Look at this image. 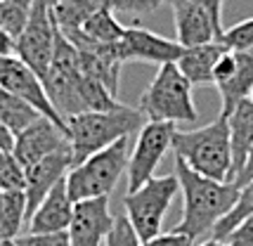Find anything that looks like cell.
I'll return each mask as SVG.
<instances>
[{
    "instance_id": "13",
    "label": "cell",
    "mask_w": 253,
    "mask_h": 246,
    "mask_svg": "<svg viewBox=\"0 0 253 246\" xmlns=\"http://www.w3.org/2000/svg\"><path fill=\"white\" fill-rule=\"evenodd\" d=\"M66 147H69L66 128H62L59 123H55L47 116H41L33 125H29L24 133L17 135L12 154L22 164V168H29L31 164L50 157L55 152H62Z\"/></svg>"
},
{
    "instance_id": "40",
    "label": "cell",
    "mask_w": 253,
    "mask_h": 246,
    "mask_svg": "<svg viewBox=\"0 0 253 246\" xmlns=\"http://www.w3.org/2000/svg\"><path fill=\"white\" fill-rule=\"evenodd\" d=\"M0 246H17V242H2Z\"/></svg>"
},
{
    "instance_id": "33",
    "label": "cell",
    "mask_w": 253,
    "mask_h": 246,
    "mask_svg": "<svg viewBox=\"0 0 253 246\" xmlns=\"http://www.w3.org/2000/svg\"><path fill=\"white\" fill-rule=\"evenodd\" d=\"M142 246H197V242L187 235H180L175 230H170V232H161V235H156L154 239H149V242H142Z\"/></svg>"
},
{
    "instance_id": "5",
    "label": "cell",
    "mask_w": 253,
    "mask_h": 246,
    "mask_svg": "<svg viewBox=\"0 0 253 246\" xmlns=\"http://www.w3.org/2000/svg\"><path fill=\"white\" fill-rule=\"evenodd\" d=\"M137 109L147 121L166 123H192L197 119V107L192 100V83H189L177 64H161L154 81L142 92Z\"/></svg>"
},
{
    "instance_id": "6",
    "label": "cell",
    "mask_w": 253,
    "mask_h": 246,
    "mask_svg": "<svg viewBox=\"0 0 253 246\" xmlns=\"http://www.w3.org/2000/svg\"><path fill=\"white\" fill-rule=\"evenodd\" d=\"M83 81H85V71L81 67L78 50L57 29L55 52H52V62H50V69L45 74L43 83L52 104H55V109L64 121L71 116L83 114V100H81Z\"/></svg>"
},
{
    "instance_id": "37",
    "label": "cell",
    "mask_w": 253,
    "mask_h": 246,
    "mask_svg": "<svg viewBox=\"0 0 253 246\" xmlns=\"http://www.w3.org/2000/svg\"><path fill=\"white\" fill-rule=\"evenodd\" d=\"M249 180H253V149L249 152V159H246V164H244L242 173H239L237 180H234V185H237V187H242V185H246Z\"/></svg>"
},
{
    "instance_id": "8",
    "label": "cell",
    "mask_w": 253,
    "mask_h": 246,
    "mask_svg": "<svg viewBox=\"0 0 253 246\" xmlns=\"http://www.w3.org/2000/svg\"><path fill=\"white\" fill-rule=\"evenodd\" d=\"M55 36L57 24L52 17V0H33V10L29 14V22L24 31L17 36V52L14 55L22 59L24 64L45 79L52 52H55Z\"/></svg>"
},
{
    "instance_id": "14",
    "label": "cell",
    "mask_w": 253,
    "mask_h": 246,
    "mask_svg": "<svg viewBox=\"0 0 253 246\" xmlns=\"http://www.w3.org/2000/svg\"><path fill=\"white\" fill-rule=\"evenodd\" d=\"M74 168V154L71 147H66L62 152H55L50 157L41 159L24 168V194H26V213L31 218V213L38 208V204L50 194V190L57 182L69 175V170Z\"/></svg>"
},
{
    "instance_id": "36",
    "label": "cell",
    "mask_w": 253,
    "mask_h": 246,
    "mask_svg": "<svg viewBox=\"0 0 253 246\" xmlns=\"http://www.w3.org/2000/svg\"><path fill=\"white\" fill-rule=\"evenodd\" d=\"M14 140H17V135L12 133L10 128L5 125V121L0 119V149L2 152H12L14 149Z\"/></svg>"
},
{
    "instance_id": "27",
    "label": "cell",
    "mask_w": 253,
    "mask_h": 246,
    "mask_svg": "<svg viewBox=\"0 0 253 246\" xmlns=\"http://www.w3.org/2000/svg\"><path fill=\"white\" fill-rule=\"evenodd\" d=\"M0 190L24 192V168L12 152L0 149Z\"/></svg>"
},
{
    "instance_id": "34",
    "label": "cell",
    "mask_w": 253,
    "mask_h": 246,
    "mask_svg": "<svg viewBox=\"0 0 253 246\" xmlns=\"http://www.w3.org/2000/svg\"><path fill=\"white\" fill-rule=\"evenodd\" d=\"M192 2H197L199 7H204L209 12L213 24L225 34V26H222V5H225V0H192Z\"/></svg>"
},
{
    "instance_id": "11",
    "label": "cell",
    "mask_w": 253,
    "mask_h": 246,
    "mask_svg": "<svg viewBox=\"0 0 253 246\" xmlns=\"http://www.w3.org/2000/svg\"><path fill=\"white\" fill-rule=\"evenodd\" d=\"M116 215L109 208V197L85 199L74 206V218L66 230L71 246H104Z\"/></svg>"
},
{
    "instance_id": "2",
    "label": "cell",
    "mask_w": 253,
    "mask_h": 246,
    "mask_svg": "<svg viewBox=\"0 0 253 246\" xmlns=\"http://www.w3.org/2000/svg\"><path fill=\"white\" fill-rule=\"evenodd\" d=\"M144 123V114L126 104H119L109 112H83L66 119V137L74 154V166L123 137L140 133Z\"/></svg>"
},
{
    "instance_id": "20",
    "label": "cell",
    "mask_w": 253,
    "mask_h": 246,
    "mask_svg": "<svg viewBox=\"0 0 253 246\" xmlns=\"http://www.w3.org/2000/svg\"><path fill=\"white\" fill-rule=\"evenodd\" d=\"M227 125H230L232 170H234V180H237V175L242 173L244 164L249 159V152L253 149V100L251 97L239 102L234 107V112L227 116Z\"/></svg>"
},
{
    "instance_id": "12",
    "label": "cell",
    "mask_w": 253,
    "mask_h": 246,
    "mask_svg": "<svg viewBox=\"0 0 253 246\" xmlns=\"http://www.w3.org/2000/svg\"><path fill=\"white\" fill-rule=\"evenodd\" d=\"M182 45L177 41L164 38V36L147 31L140 26L126 29L123 38L116 43V52L121 57V62H149V64H173L182 55Z\"/></svg>"
},
{
    "instance_id": "38",
    "label": "cell",
    "mask_w": 253,
    "mask_h": 246,
    "mask_svg": "<svg viewBox=\"0 0 253 246\" xmlns=\"http://www.w3.org/2000/svg\"><path fill=\"white\" fill-rule=\"evenodd\" d=\"M197 246H227L225 242H218V239H213V237H209V239H204L201 244H197Z\"/></svg>"
},
{
    "instance_id": "4",
    "label": "cell",
    "mask_w": 253,
    "mask_h": 246,
    "mask_svg": "<svg viewBox=\"0 0 253 246\" xmlns=\"http://www.w3.org/2000/svg\"><path fill=\"white\" fill-rule=\"evenodd\" d=\"M130 159V137H123L119 142L109 145L97 154L88 157L69 170L66 175V192L71 202H85L97 197H109L116 182L128 170Z\"/></svg>"
},
{
    "instance_id": "21",
    "label": "cell",
    "mask_w": 253,
    "mask_h": 246,
    "mask_svg": "<svg viewBox=\"0 0 253 246\" xmlns=\"http://www.w3.org/2000/svg\"><path fill=\"white\" fill-rule=\"evenodd\" d=\"M26 223H29L26 194L0 190V244L14 242L19 235H24Z\"/></svg>"
},
{
    "instance_id": "32",
    "label": "cell",
    "mask_w": 253,
    "mask_h": 246,
    "mask_svg": "<svg viewBox=\"0 0 253 246\" xmlns=\"http://www.w3.org/2000/svg\"><path fill=\"white\" fill-rule=\"evenodd\" d=\"M222 242L227 246H253V215L242 220Z\"/></svg>"
},
{
    "instance_id": "31",
    "label": "cell",
    "mask_w": 253,
    "mask_h": 246,
    "mask_svg": "<svg viewBox=\"0 0 253 246\" xmlns=\"http://www.w3.org/2000/svg\"><path fill=\"white\" fill-rule=\"evenodd\" d=\"M17 246H71L66 232H47V235H33V232H24L17 239Z\"/></svg>"
},
{
    "instance_id": "24",
    "label": "cell",
    "mask_w": 253,
    "mask_h": 246,
    "mask_svg": "<svg viewBox=\"0 0 253 246\" xmlns=\"http://www.w3.org/2000/svg\"><path fill=\"white\" fill-rule=\"evenodd\" d=\"M83 34L88 36L90 41H95V43H102V45H114L119 43L126 34V26H123L119 19H116V14L102 2V7L95 10L90 14V19L83 24V29H81Z\"/></svg>"
},
{
    "instance_id": "7",
    "label": "cell",
    "mask_w": 253,
    "mask_h": 246,
    "mask_svg": "<svg viewBox=\"0 0 253 246\" xmlns=\"http://www.w3.org/2000/svg\"><path fill=\"white\" fill-rule=\"evenodd\" d=\"M177 192H180L177 175L170 173V175H154L140 190L126 194L123 208L142 242H149L156 235H161L164 218Z\"/></svg>"
},
{
    "instance_id": "19",
    "label": "cell",
    "mask_w": 253,
    "mask_h": 246,
    "mask_svg": "<svg viewBox=\"0 0 253 246\" xmlns=\"http://www.w3.org/2000/svg\"><path fill=\"white\" fill-rule=\"evenodd\" d=\"M230 47L222 41H213L206 45H194V47H185L182 55L175 64L182 71V76L194 85H213V71L215 64L220 62V57L227 52Z\"/></svg>"
},
{
    "instance_id": "9",
    "label": "cell",
    "mask_w": 253,
    "mask_h": 246,
    "mask_svg": "<svg viewBox=\"0 0 253 246\" xmlns=\"http://www.w3.org/2000/svg\"><path fill=\"white\" fill-rule=\"evenodd\" d=\"M175 123L166 121H147L137 133L135 147L130 149L128 159V192L140 190L144 182L154 178V170L159 168L166 152L173 147V133Z\"/></svg>"
},
{
    "instance_id": "41",
    "label": "cell",
    "mask_w": 253,
    "mask_h": 246,
    "mask_svg": "<svg viewBox=\"0 0 253 246\" xmlns=\"http://www.w3.org/2000/svg\"><path fill=\"white\" fill-rule=\"evenodd\" d=\"M251 100H253V95H251Z\"/></svg>"
},
{
    "instance_id": "39",
    "label": "cell",
    "mask_w": 253,
    "mask_h": 246,
    "mask_svg": "<svg viewBox=\"0 0 253 246\" xmlns=\"http://www.w3.org/2000/svg\"><path fill=\"white\" fill-rule=\"evenodd\" d=\"M161 2H166V5H170V7L175 10V7H180V5H182L185 0H161Z\"/></svg>"
},
{
    "instance_id": "1",
    "label": "cell",
    "mask_w": 253,
    "mask_h": 246,
    "mask_svg": "<svg viewBox=\"0 0 253 246\" xmlns=\"http://www.w3.org/2000/svg\"><path fill=\"white\" fill-rule=\"evenodd\" d=\"M175 175L180 182L182 199H185V208H182L180 223L173 230L199 242L209 237L213 227L230 213L239 197V187L234 182H218V180L204 178L177 157Z\"/></svg>"
},
{
    "instance_id": "22",
    "label": "cell",
    "mask_w": 253,
    "mask_h": 246,
    "mask_svg": "<svg viewBox=\"0 0 253 246\" xmlns=\"http://www.w3.org/2000/svg\"><path fill=\"white\" fill-rule=\"evenodd\" d=\"M102 7V0H52V17L62 34L81 31L90 14Z\"/></svg>"
},
{
    "instance_id": "15",
    "label": "cell",
    "mask_w": 253,
    "mask_h": 246,
    "mask_svg": "<svg viewBox=\"0 0 253 246\" xmlns=\"http://www.w3.org/2000/svg\"><path fill=\"white\" fill-rule=\"evenodd\" d=\"M74 206L69 192H66V178L57 182L50 190V194L38 204V208L31 213L29 223H26V232L33 235H47V232H66L71 218H74Z\"/></svg>"
},
{
    "instance_id": "3",
    "label": "cell",
    "mask_w": 253,
    "mask_h": 246,
    "mask_svg": "<svg viewBox=\"0 0 253 246\" xmlns=\"http://www.w3.org/2000/svg\"><path fill=\"white\" fill-rule=\"evenodd\" d=\"M173 152L199 175L218 182H232V147L227 119L218 116L213 123L197 130H175Z\"/></svg>"
},
{
    "instance_id": "18",
    "label": "cell",
    "mask_w": 253,
    "mask_h": 246,
    "mask_svg": "<svg viewBox=\"0 0 253 246\" xmlns=\"http://www.w3.org/2000/svg\"><path fill=\"white\" fill-rule=\"evenodd\" d=\"M220 92V116L227 119L239 102L253 95V47L251 50H234V69L225 81L215 83Z\"/></svg>"
},
{
    "instance_id": "26",
    "label": "cell",
    "mask_w": 253,
    "mask_h": 246,
    "mask_svg": "<svg viewBox=\"0 0 253 246\" xmlns=\"http://www.w3.org/2000/svg\"><path fill=\"white\" fill-rule=\"evenodd\" d=\"M31 10L33 0H0V29L17 38L29 22Z\"/></svg>"
},
{
    "instance_id": "10",
    "label": "cell",
    "mask_w": 253,
    "mask_h": 246,
    "mask_svg": "<svg viewBox=\"0 0 253 246\" xmlns=\"http://www.w3.org/2000/svg\"><path fill=\"white\" fill-rule=\"evenodd\" d=\"M0 90L17 95L26 100L29 104H33L38 112L52 119L55 123H59L62 128H66V121L59 116V112L55 109V104L50 100L45 83L41 81V76L33 71L29 64H24L17 55L10 57H0Z\"/></svg>"
},
{
    "instance_id": "16",
    "label": "cell",
    "mask_w": 253,
    "mask_h": 246,
    "mask_svg": "<svg viewBox=\"0 0 253 246\" xmlns=\"http://www.w3.org/2000/svg\"><path fill=\"white\" fill-rule=\"evenodd\" d=\"M175 34L177 43L182 47H194V45H206L213 41H220L222 31L213 24L211 14L197 2L185 0L180 7H175Z\"/></svg>"
},
{
    "instance_id": "30",
    "label": "cell",
    "mask_w": 253,
    "mask_h": 246,
    "mask_svg": "<svg viewBox=\"0 0 253 246\" xmlns=\"http://www.w3.org/2000/svg\"><path fill=\"white\" fill-rule=\"evenodd\" d=\"M114 14H152L154 10H159L164 2L161 0H102Z\"/></svg>"
},
{
    "instance_id": "28",
    "label": "cell",
    "mask_w": 253,
    "mask_h": 246,
    "mask_svg": "<svg viewBox=\"0 0 253 246\" xmlns=\"http://www.w3.org/2000/svg\"><path fill=\"white\" fill-rule=\"evenodd\" d=\"M220 41L227 45L230 50H251L253 47V17L234 24L230 29H225V34L220 36Z\"/></svg>"
},
{
    "instance_id": "35",
    "label": "cell",
    "mask_w": 253,
    "mask_h": 246,
    "mask_svg": "<svg viewBox=\"0 0 253 246\" xmlns=\"http://www.w3.org/2000/svg\"><path fill=\"white\" fill-rule=\"evenodd\" d=\"M17 52V38L10 36L5 29H0V57H10Z\"/></svg>"
},
{
    "instance_id": "23",
    "label": "cell",
    "mask_w": 253,
    "mask_h": 246,
    "mask_svg": "<svg viewBox=\"0 0 253 246\" xmlns=\"http://www.w3.org/2000/svg\"><path fill=\"white\" fill-rule=\"evenodd\" d=\"M43 114L38 112L33 104H29L26 100L17 97V95H10L5 90H0V119L5 121V125L10 128L14 135L24 133L29 125L38 121Z\"/></svg>"
},
{
    "instance_id": "25",
    "label": "cell",
    "mask_w": 253,
    "mask_h": 246,
    "mask_svg": "<svg viewBox=\"0 0 253 246\" xmlns=\"http://www.w3.org/2000/svg\"><path fill=\"white\" fill-rule=\"evenodd\" d=\"M249 215H253V180H249L246 185L239 187V197H237L234 206H232L230 213L222 218L220 223L213 227L211 237H213V239H218V242H222V239L230 235L232 230L242 223V220H246Z\"/></svg>"
},
{
    "instance_id": "29",
    "label": "cell",
    "mask_w": 253,
    "mask_h": 246,
    "mask_svg": "<svg viewBox=\"0 0 253 246\" xmlns=\"http://www.w3.org/2000/svg\"><path fill=\"white\" fill-rule=\"evenodd\" d=\"M104 246H142V239L137 237V232H135V227H132L126 213L116 215V223L111 227Z\"/></svg>"
},
{
    "instance_id": "17",
    "label": "cell",
    "mask_w": 253,
    "mask_h": 246,
    "mask_svg": "<svg viewBox=\"0 0 253 246\" xmlns=\"http://www.w3.org/2000/svg\"><path fill=\"white\" fill-rule=\"evenodd\" d=\"M78 50V59L83 71L99 81L111 95H119V79H121V57L116 52V43L114 45H102V43H88Z\"/></svg>"
}]
</instances>
